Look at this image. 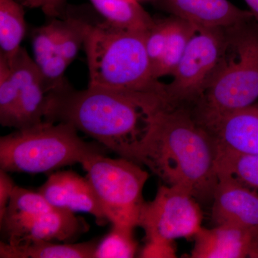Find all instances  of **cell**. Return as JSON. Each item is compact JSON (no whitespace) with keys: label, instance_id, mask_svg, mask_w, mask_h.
I'll use <instances>...</instances> for the list:
<instances>
[{"label":"cell","instance_id":"cell-1","mask_svg":"<svg viewBox=\"0 0 258 258\" xmlns=\"http://www.w3.org/2000/svg\"><path fill=\"white\" fill-rule=\"evenodd\" d=\"M215 140L185 107L161 106L153 113L135 162L166 185L189 191L200 203L212 202L217 182Z\"/></svg>","mask_w":258,"mask_h":258},{"label":"cell","instance_id":"cell-2","mask_svg":"<svg viewBox=\"0 0 258 258\" xmlns=\"http://www.w3.org/2000/svg\"><path fill=\"white\" fill-rule=\"evenodd\" d=\"M163 105L159 96L90 86L76 91L66 83L51 92L45 121L71 123L108 150L135 162L151 116Z\"/></svg>","mask_w":258,"mask_h":258},{"label":"cell","instance_id":"cell-3","mask_svg":"<svg viewBox=\"0 0 258 258\" xmlns=\"http://www.w3.org/2000/svg\"><path fill=\"white\" fill-rule=\"evenodd\" d=\"M147 32L90 23L85 50L88 86L129 94L161 97L165 84L154 77L146 48Z\"/></svg>","mask_w":258,"mask_h":258},{"label":"cell","instance_id":"cell-4","mask_svg":"<svg viewBox=\"0 0 258 258\" xmlns=\"http://www.w3.org/2000/svg\"><path fill=\"white\" fill-rule=\"evenodd\" d=\"M227 29L225 53L208 89L191 108L200 123L252 106L258 98V26Z\"/></svg>","mask_w":258,"mask_h":258},{"label":"cell","instance_id":"cell-5","mask_svg":"<svg viewBox=\"0 0 258 258\" xmlns=\"http://www.w3.org/2000/svg\"><path fill=\"white\" fill-rule=\"evenodd\" d=\"M100 144L84 142L72 124L42 121L0 139V166L8 172L44 173L105 154Z\"/></svg>","mask_w":258,"mask_h":258},{"label":"cell","instance_id":"cell-6","mask_svg":"<svg viewBox=\"0 0 258 258\" xmlns=\"http://www.w3.org/2000/svg\"><path fill=\"white\" fill-rule=\"evenodd\" d=\"M81 165L108 222L133 230L137 227L145 203L147 171L133 161L111 159L105 154L93 155Z\"/></svg>","mask_w":258,"mask_h":258},{"label":"cell","instance_id":"cell-7","mask_svg":"<svg viewBox=\"0 0 258 258\" xmlns=\"http://www.w3.org/2000/svg\"><path fill=\"white\" fill-rule=\"evenodd\" d=\"M227 44V29H200L194 35L165 84L166 106L194 108L202 99L221 62Z\"/></svg>","mask_w":258,"mask_h":258},{"label":"cell","instance_id":"cell-8","mask_svg":"<svg viewBox=\"0 0 258 258\" xmlns=\"http://www.w3.org/2000/svg\"><path fill=\"white\" fill-rule=\"evenodd\" d=\"M203 212L200 203L187 190L163 185L152 202L144 203L139 227L147 242H173L188 238L201 230Z\"/></svg>","mask_w":258,"mask_h":258},{"label":"cell","instance_id":"cell-9","mask_svg":"<svg viewBox=\"0 0 258 258\" xmlns=\"http://www.w3.org/2000/svg\"><path fill=\"white\" fill-rule=\"evenodd\" d=\"M0 223L4 242L13 245L37 241L72 242L87 228L74 212L58 209L35 217L5 216Z\"/></svg>","mask_w":258,"mask_h":258},{"label":"cell","instance_id":"cell-10","mask_svg":"<svg viewBox=\"0 0 258 258\" xmlns=\"http://www.w3.org/2000/svg\"><path fill=\"white\" fill-rule=\"evenodd\" d=\"M7 61L18 86L15 128H28L45 121L52 91L47 87L35 60L22 47L12 60Z\"/></svg>","mask_w":258,"mask_h":258},{"label":"cell","instance_id":"cell-11","mask_svg":"<svg viewBox=\"0 0 258 258\" xmlns=\"http://www.w3.org/2000/svg\"><path fill=\"white\" fill-rule=\"evenodd\" d=\"M218 179L212 202L215 225L235 226L258 235V192L230 178Z\"/></svg>","mask_w":258,"mask_h":258},{"label":"cell","instance_id":"cell-12","mask_svg":"<svg viewBox=\"0 0 258 258\" xmlns=\"http://www.w3.org/2000/svg\"><path fill=\"white\" fill-rule=\"evenodd\" d=\"M38 191L53 208L74 213L90 214L100 225L108 222L87 178L74 171L51 174Z\"/></svg>","mask_w":258,"mask_h":258},{"label":"cell","instance_id":"cell-13","mask_svg":"<svg viewBox=\"0 0 258 258\" xmlns=\"http://www.w3.org/2000/svg\"><path fill=\"white\" fill-rule=\"evenodd\" d=\"M201 125L215 140L217 152L258 154V106L236 110Z\"/></svg>","mask_w":258,"mask_h":258},{"label":"cell","instance_id":"cell-14","mask_svg":"<svg viewBox=\"0 0 258 258\" xmlns=\"http://www.w3.org/2000/svg\"><path fill=\"white\" fill-rule=\"evenodd\" d=\"M164 9L200 29H228L251 21L250 11L228 0H158Z\"/></svg>","mask_w":258,"mask_h":258},{"label":"cell","instance_id":"cell-15","mask_svg":"<svg viewBox=\"0 0 258 258\" xmlns=\"http://www.w3.org/2000/svg\"><path fill=\"white\" fill-rule=\"evenodd\" d=\"M194 238L193 258L257 257L258 235L235 226L202 227Z\"/></svg>","mask_w":258,"mask_h":258},{"label":"cell","instance_id":"cell-16","mask_svg":"<svg viewBox=\"0 0 258 258\" xmlns=\"http://www.w3.org/2000/svg\"><path fill=\"white\" fill-rule=\"evenodd\" d=\"M98 245L96 241L79 244H57L37 241L13 245L1 242L2 258H92Z\"/></svg>","mask_w":258,"mask_h":258},{"label":"cell","instance_id":"cell-17","mask_svg":"<svg viewBox=\"0 0 258 258\" xmlns=\"http://www.w3.org/2000/svg\"><path fill=\"white\" fill-rule=\"evenodd\" d=\"M104 22L132 31L149 32L155 23L138 0H89Z\"/></svg>","mask_w":258,"mask_h":258},{"label":"cell","instance_id":"cell-18","mask_svg":"<svg viewBox=\"0 0 258 258\" xmlns=\"http://www.w3.org/2000/svg\"><path fill=\"white\" fill-rule=\"evenodd\" d=\"M24 8L17 0H0V58L12 60L22 48L26 32Z\"/></svg>","mask_w":258,"mask_h":258},{"label":"cell","instance_id":"cell-19","mask_svg":"<svg viewBox=\"0 0 258 258\" xmlns=\"http://www.w3.org/2000/svg\"><path fill=\"white\" fill-rule=\"evenodd\" d=\"M167 20L168 35L165 52L154 74V77L157 80L163 76H172L190 40L198 31V28L192 24L177 17L172 15Z\"/></svg>","mask_w":258,"mask_h":258},{"label":"cell","instance_id":"cell-20","mask_svg":"<svg viewBox=\"0 0 258 258\" xmlns=\"http://www.w3.org/2000/svg\"><path fill=\"white\" fill-rule=\"evenodd\" d=\"M217 172L218 177L230 178L249 189L258 191V154L218 152Z\"/></svg>","mask_w":258,"mask_h":258},{"label":"cell","instance_id":"cell-21","mask_svg":"<svg viewBox=\"0 0 258 258\" xmlns=\"http://www.w3.org/2000/svg\"><path fill=\"white\" fill-rule=\"evenodd\" d=\"M89 25L87 22L74 17L57 20L56 53L60 54L71 64L84 45Z\"/></svg>","mask_w":258,"mask_h":258},{"label":"cell","instance_id":"cell-22","mask_svg":"<svg viewBox=\"0 0 258 258\" xmlns=\"http://www.w3.org/2000/svg\"><path fill=\"white\" fill-rule=\"evenodd\" d=\"M19 101L18 86L9 62L0 58V123L16 128Z\"/></svg>","mask_w":258,"mask_h":258},{"label":"cell","instance_id":"cell-23","mask_svg":"<svg viewBox=\"0 0 258 258\" xmlns=\"http://www.w3.org/2000/svg\"><path fill=\"white\" fill-rule=\"evenodd\" d=\"M46 199L37 191L15 186L4 214L5 216L35 217L55 210Z\"/></svg>","mask_w":258,"mask_h":258},{"label":"cell","instance_id":"cell-24","mask_svg":"<svg viewBox=\"0 0 258 258\" xmlns=\"http://www.w3.org/2000/svg\"><path fill=\"white\" fill-rule=\"evenodd\" d=\"M113 225L111 230L97 245L95 258L134 257L137 250L133 229Z\"/></svg>","mask_w":258,"mask_h":258},{"label":"cell","instance_id":"cell-25","mask_svg":"<svg viewBox=\"0 0 258 258\" xmlns=\"http://www.w3.org/2000/svg\"><path fill=\"white\" fill-rule=\"evenodd\" d=\"M32 46L34 60L37 64L56 52L57 20L35 29L32 33Z\"/></svg>","mask_w":258,"mask_h":258},{"label":"cell","instance_id":"cell-26","mask_svg":"<svg viewBox=\"0 0 258 258\" xmlns=\"http://www.w3.org/2000/svg\"><path fill=\"white\" fill-rule=\"evenodd\" d=\"M167 35L168 20L166 18L155 20L154 26L147 32L146 37V48L154 77L156 70L165 52Z\"/></svg>","mask_w":258,"mask_h":258},{"label":"cell","instance_id":"cell-27","mask_svg":"<svg viewBox=\"0 0 258 258\" xmlns=\"http://www.w3.org/2000/svg\"><path fill=\"white\" fill-rule=\"evenodd\" d=\"M69 64L64 57L56 52L46 60L37 64L47 87L51 91L61 87L67 83L64 76Z\"/></svg>","mask_w":258,"mask_h":258},{"label":"cell","instance_id":"cell-28","mask_svg":"<svg viewBox=\"0 0 258 258\" xmlns=\"http://www.w3.org/2000/svg\"><path fill=\"white\" fill-rule=\"evenodd\" d=\"M26 8L40 9L49 17L60 16L64 11L66 0H17Z\"/></svg>","mask_w":258,"mask_h":258},{"label":"cell","instance_id":"cell-29","mask_svg":"<svg viewBox=\"0 0 258 258\" xmlns=\"http://www.w3.org/2000/svg\"><path fill=\"white\" fill-rule=\"evenodd\" d=\"M173 242H147L142 249V257H175Z\"/></svg>","mask_w":258,"mask_h":258},{"label":"cell","instance_id":"cell-30","mask_svg":"<svg viewBox=\"0 0 258 258\" xmlns=\"http://www.w3.org/2000/svg\"><path fill=\"white\" fill-rule=\"evenodd\" d=\"M8 173L0 169V216L4 214L15 187L14 181Z\"/></svg>","mask_w":258,"mask_h":258},{"label":"cell","instance_id":"cell-31","mask_svg":"<svg viewBox=\"0 0 258 258\" xmlns=\"http://www.w3.org/2000/svg\"><path fill=\"white\" fill-rule=\"evenodd\" d=\"M249 7L252 16L258 22V0H244Z\"/></svg>","mask_w":258,"mask_h":258},{"label":"cell","instance_id":"cell-32","mask_svg":"<svg viewBox=\"0 0 258 258\" xmlns=\"http://www.w3.org/2000/svg\"><path fill=\"white\" fill-rule=\"evenodd\" d=\"M257 257H258V242H257Z\"/></svg>","mask_w":258,"mask_h":258}]
</instances>
